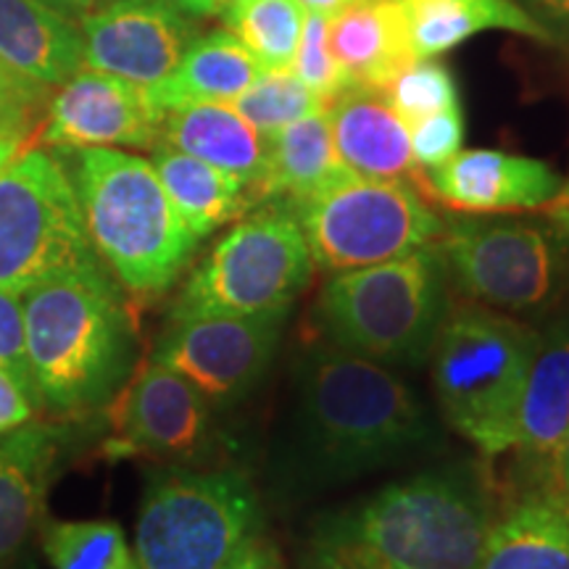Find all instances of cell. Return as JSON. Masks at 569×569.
<instances>
[{
    "label": "cell",
    "mask_w": 569,
    "mask_h": 569,
    "mask_svg": "<svg viewBox=\"0 0 569 569\" xmlns=\"http://www.w3.org/2000/svg\"><path fill=\"white\" fill-rule=\"evenodd\" d=\"M330 46L353 84L380 92L417 61L401 0H351L330 17Z\"/></svg>",
    "instance_id": "obj_19"
},
{
    "label": "cell",
    "mask_w": 569,
    "mask_h": 569,
    "mask_svg": "<svg viewBox=\"0 0 569 569\" xmlns=\"http://www.w3.org/2000/svg\"><path fill=\"white\" fill-rule=\"evenodd\" d=\"M540 330L480 303H451L430 351L446 425L486 459L511 451Z\"/></svg>",
    "instance_id": "obj_6"
},
{
    "label": "cell",
    "mask_w": 569,
    "mask_h": 569,
    "mask_svg": "<svg viewBox=\"0 0 569 569\" xmlns=\"http://www.w3.org/2000/svg\"><path fill=\"white\" fill-rule=\"evenodd\" d=\"M290 69L327 109L346 90L353 88V80L330 46V17H319V13H306L303 32Z\"/></svg>",
    "instance_id": "obj_32"
},
{
    "label": "cell",
    "mask_w": 569,
    "mask_h": 569,
    "mask_svg": "<svg viewBox=\"0 0 569 569\" xmlns=\"http://www.w3.org/2000/svg\"><path fill=\"white\" fill-rule=\"evenodd\" d=\"M301 224L284 203L246 213L190 272L169 317L290 311L315 277Z\"/></svg>",
    "instance_id": "obj_9"
},
{
    "label": "cell",
    "mask_w": 569,
    "mask_h": 569,
    "mask_svg": "<svg viewBox=\"0 0 569 569\" xmlns=\"http://www.w3.org/2000/svg\"><path fill=\"white\" fill-rule=\"evenodd\" d=\"M32 398L17 386L9 372L0 369V436L17 430V427L32 422L34 417Z\"/></svg>",
    "instance_id": "obj_36"
},
{
    "label": "cell",
    "mask_w": 569,
    "mask_h": 569,
    "mask_svg": "<svg viewBox=\"0 0 569 569\" xmlns=\"http://www.w3.org/2000/svg\"><path fill=\"white\" fill-rule=\"evenodd\" d=\"M232 3H238V0H213V9H217V13H222L227 6H232Z\"/></svg>",
    "instance_id": "obj_45"
},
{
    "label": "cell",
    "mask_w": 569,
    "mask_h": 569,
    "mask_svg": "<svg viewBox=\"0 0 569 569\" xmlns=\"http://www.w3.org/2000/svg\"><path fill=\"white\" fill-rule=\"evenodd\" d=\"M411 182L448 211L488 217L540 211L559 193L565 180L551 163L532 156L472 148L459 151L436 169H419Z\"/></svg>",
    "instance_id": "obj_16"
},
{
    "label": "cell",
    "mask_w": 569,
    "mask_h": 569,
    "mask_svg": "<svg viewBox=\"0 0 569 569\" xmlns=\"http://www.w3.org/2000/svg\"><path fill=\"white\" fill-rule=\"evenodd\" d=\"M438 443L430 411L398 369L327 340H315L296 359L282 461L296 488L351 482Z\"/></svg>",
    "instance_id": "obj_1"
},
{
    "label": "cell",
    "mask_w": 569,
    "mask_h": 569,
    "mask_svg": "<svg viewBox=\"0 0 569 569\" xmlns=\"http://www.w3.org/2000/svg\"><path fill=\"white\" fill-rule=\"evenodd\" d=\"M496 493L467 461L388 482L325 511L303 540V569H478Z\"/></svg>",
    "instance_id": "obj_2"
},
{
    "label": "cell",
    "mask_w": 569,
    "mask_h": 569,
    "mask_svg": "<svg viewBox=\"0 0 569 569\" xmlns=\"http://www.w3.org/2000/svg\"><path fill=\"white\" fill-rule=\"evenodd\" d=\"M159 142L232 174L246 184L256 203L267 172V138L230 103H198L167 111Z\"/></svg>",
    "instance_id": "obj_21"
},
{
    "label": "cell",
    "mask_w": 569,
    "mask_h": 569,
    "mask_svg": "<svg viewBox=\"0 0 569 569\" xmlns=\"http://www.w3.org/2000/svg\"><path fill=\"white\" fill-rule=\"evenodd\" d=\"M409 132L417 167L436 169L448 159H453L465 146V111H461V106L438 111L409 127Z\"/></svg>",
    "instance_id": "obj_34"
},
{
    "label": "cell",
    "mask_w": 569,
    "mask_h": 569,
    "mask_svg": "<svg viewBox=\"0 0 569 569\" xmlns=\"http://www.w3.org/2000/svg\"><path fill=\"white\" fill-rule=\"evenodd\" d=\"M82 67L151 90L198 38V19L156 0H109L80 21Z\"/></svg>",
    "instance_id": "obj_14"
},
{
    "label": "cell",
    "mask_w": 569,
    "mask_h": 569,
    "mask_svg": "<svg viewBox=\"0 0 569 569\" xmlns=\"http://www.w3.org/2000/svg\"><path fill=\"white\" fill-rule=\"evenodd\" d=\"M284 319L288 311L169 317L151 359L193 382L211 407H232L251 396L272 369Z\"/></svg>",
    "instance_id": "obj_12"
},
{
    "label": "cell",
    "mask_w": 569,
    "mask_h": 569,
    "mask_svg": "<svg viewBox=\"0 0 569 569\" xmlns=\"http://www.w3.org/2000/svg\"><path fill=\"white\" fill-rule=\"evenodd\" d=\"M340 159L356 177L403 180L419 172L411 153V132L386 92L353 84L327 109Z\"/></svg>",
    "instance_id": "obj_18"
},
{
    "label": "cell",
    "mask_w": 569,
    "mask_h": 569,
    "mask_svg": "<svg viewBox=\"0 0 569 569\" xmlns=\"http://www.w3.org/2000/svg\"><path fill=\"white\" fill-rule=\"evenodd\" d=\"M301 224L317 269L346 272L432 246L446 222L407 180L348 177L322 193L284 203Z\"/></svg>",
    "instance_id": "obj_11"
},
{
    "label": "cell",
    "mask_w": 569,
    "mask_h": 569,
    "mask_svg": "<svg viewBox=\"0 0 569 569\" xmlns=\"http://www.w3.org/2000/svg\"><path fill=\"white\" fill-rule=\"evenodd\" d=\"M0 369L17 380V386L32 398L34 407H40L30 356H27L24 303H21V296L3 288H0Z\"/></svg>",
    "instance_id": "obj_35"
},
{
    "label": "cell",
    "mask_w": 569,
    "mask_h": 569,
    "mask_svg": "<svg viewBox=\"0 0 569 569\" xmlns=\"http://www.w3.org/2000/svg\"><path fill=\"white\" fill-rule=\"evenodd\" d=\"M306 13H319V17H336L340 9H346L351 0H296Z\"/></svg>",
    "instance_id": "obj_43"
},
{
    "label": "cell",
    "mask_w": 569,
    "mask_h": 569,
    "mask_svg": "<svg viewBox=\"0 0 569 569\" xmlns=\"http://www.w3.org/2000/svg\"><path fill=\"white\" fill-rule=\"evenodd\" d=\"M21 303L40 407L82 415L122 390L132 375L134 327L109 269L59 274L27 290Z\"/></svg>",
    "instance_id": "obj_3"
},
{
    "label": "cell",
    "mask_w": 569,
    "mask_h": 569,
    "mask_svg": "<svg viewBox=\"0 0 569 569\" xmlns=\"http://www.w3.org/2000/svg\"><path fill=\"white\" fill-rule=\"evenodd\" d=\"M540 213H543L546 222H549L561 238L569 240V177L561 182L559 193L540 209Z\"/></svg>",
    "instance_id": "obj_39"
},
{
    "label": "cell",
    "mask_w": 569,
    "mask_h": 569,
    "mask_svg": "<svg viewBox=\"0 0 569 569\" xmlns=\"http://www.w3.org/2000/svg\"><path fill=\"white\" fill-rule=\"evenodd\" d=\"M569 430V311L540 330L517 417L519 490L551 496L557 457Z\"/></svg>",
    "instance_id": "obj_17"
},
{
    "label": "cell",
    "mask_w": 569,
    "mask_h": 569,
    "mask_svg": "<svg viewBox=\"0 0 569 569\" xmlns=\"http://www.w3.org/2000/svg\"><path fill=\"white\" fill-rule=\"evenodd\" d=\"M353 177L332 140L327 109L267 138V172L256 203H296Z\"/></svg>",
    "instance_id": "obj_24"
},
{
    "label": "cell",
    "mask_w": 569,
    "mask_h": 569,
    "mask_svg": "<svg viewBox=\"0 0 569 569\" xmlns=\"http://www.w3.org/2000/svg\"><path fill=\"white\" fill-rule=\"evenodd\" d=\"M436 246L451 288L501 315L543 317L569 290V240L546 219H453Z\"/></svg>",
    "instance_id": "obj_8"
},
{
    "label": "cell",
    "mask_w": 569,
    "mask_h": 569,
    "mask_svg": "<svg viewBox=\"0 0 569 569\" xmlns=\"http://www.w3.org/2000/svg\"><path fill=\"white\" fill-rule=\"evenodd\" d=\"M224 30L261 63V69H290L301 40L306 11L296 0H238L222 11Z\"/></svg>",
    "instance_id": "obj_28"
},
{
    "label": "cell",
    "mask_w": 569,
    "mask_h": 569,
    "mask_svg": "<svg viewBox=\"0 0 569 569\" xmlns=\"http://www.w3.org/2000/svg\"><path fill=\"white\" fill-rule=\"evenodd\" d=\"M0 61L46 90L82 69L80 21L40 0H0Z\"/></svg>",
    "instance_id": "obj_22"
},
{
    "label": "cell",
    "mask_w": 569,
    "mask_h": 569,
    "mask_svg": "<svg viewBox=\"0 0 569 569\" xmlns=\"http://www.w3.org/2000/svg\"><path fill=\"white\" fill-rule=\"evenodd\" d=\"M478 569H569V515L543 490H519L496 511Z\"/></svg>",
    "instance_id": "obj_23"
},
{
    "label": "cell",
    "mask_w": 569,
    "mask_h": 569,
    "mask_svg": "<svg viewBox=\"0 0 569 569\" xmlns=\"http://www.w3.org/2000/svg\"><path fill=\"white\" fill-rule=\"evenodd\" d=\"M386 98L407 127H415L438 111L461 106L457 80L451 69L438 59H417L409 63L386 90Z\"/></svg>",
    "instance_id": "obj_31"
},
{
    "label": "cell",
    "mask_w": 569,
    "mask_h": 569,
    "mask_svg": "<svg viewBox=\"0 0 569 569\" xmlns=\"http://www.w3.org/2000/svg\"><path fill=\"white\" fill-rule=\"evenodd\" d=\"M24 138H13V134H0V172H3L17 156L24 151Z\"/></svg>",
    "instance_id": "obj_44"
},
{
    "label": "cell",
    "mask_w": 569,
    "mask_h": 569,
    "mask_svg": "<svg viewBox=\"0 0 569 569\" xmlns=\"http://www.w3.org/2000/svg\"><path fill=\"white\" fill-rule=\"evenodd\" d=\"M40 3H46L48 9L59 11L61 17H67L71 21H82L92 9H96L98 0H40Z\"/></svg>",
    "instance_id": "obj_41"
},
{
    "label": "cell",
    "mask_w": 569,
    "mask_h": 569,
    "mask_svg": "<svg viewBox=\"0 0 569 569\" xmlns=\"http://www.w3.org/2000/svg\"><path fill=\"white\" fill-rule=\"evenodd\" d=\"M551 496L565 507L569 515V430L565 436V443H561V451L557 457V467H553V478H551Z\"/></svg>",
    "instance_id": "obj_40"
},
{
    "label": "cell",
    "mask_w": 569,
    "mask_h": 569,
    "mask_svg": "<svg viewBox=\"0 0 569 569\" xmlns=\"http://www.w3.org/2000/svg\"><path fill=\"white\" fill-rule=\"evenodd\" d=\"M71 153L69 177L98 259L130 293H167L201 240L169 201L153 163L119 148Z\"/></svg>",
    "instance_id": "obj_4"
},
{
    "label": "cell",
    "mask_w": 569,
    "mask_h": 569,
    "mask_svg": "<svg viewBox=\"0 0 569 569\" xmlns=\"http://www.w3.org/2000/svg\"><path fill=\"white\" fill-rule=\"evenodd\" d=\"M261 63L227 30L198 34L172 74L148 90L161 113L198 103H232L256 82Z\"/></svg>",
    "instance_id": "obj_25"
},
{
    "label": "cell",
    "mask_w": 569,
    "mask_h": 569,
    "mask_svg": "<svg viewBox=\"0 0 569 569\" xmlns=\"http://www.w3.org/2000/svg\"><path fill=\"white\" fill-rule=\"evenodd\" d=\"M230 106L264 138L327 109L315 92L298 80L293 69H264L251 88L234 98Z\"/></svg>",
    "instance_id": "obj_30"
},
{
    "label": "cell",
    "mask_w": 569,
    "mask_h": 569,
    "mask_svg": "<svg viewBox=\"0 0 569 569\" xmlns=\"http://www.w3.org/2000/svg\"><path fill=\"white\" fill-rule=\"evenodd\" d=\"M401 6L417 59H438L482 32H511L551 46L517 0H401Z\"/></svg>",
    "instance_id": "obj_26"
},
{
    "label": "cell",
    "mask_w": 569,
    "mask_h": 569,
    "mask_svg": "<svg viewBox=\"0 0 569 569\" xmlns=\"http://www.w3.org/2000/svg\"><path fill=\"white\" fill-rule=\"evenodd\" d=\"M151 151V163L169 201L198 240L209 238L219 227L238 222L251 211V193L232 174L163 142H156Z\"/></svg>",
    "instance_id": "obj_27"
},
{
    "label": "cell",
    "mask_w": 569,
    "mask_h": 569,
    "mask_svg": "<svg viewBox=\"0 0 569 569\" xmlns=\"http://www.w3.org/2000/svg\"><path fill=\"white\" fill-rule=\"evenodd\" d=\"M259 532V496L238 469H161L134 525L138 569H222Z\"/></svg>",
    "instance_id": "obj_7"
},
{
    "label": "cell",
    "mask_w": 569,
    "mask_h": 569,
    "mask_svg": "<svg viewBox=\"0 0 569 569\" xmlns=\"http://www.w3.org/2000/svg\"><path fill=\"white\" fill-rule=\"evenodd\" d=\"M448 309L451 282L432 243L382 264L332 272L315 319L327 343L401 372L430 359Z\"/></svg>",
    "instance_id": "obj_5"
},
{
    "label": "cell",
    "mask_w": 569,
    "mask_h": 569,
    "mask_svg": "<svg viewBox=\"0 0 569 569\" xmlns=\"http://www.w3.org/2000/svg\"><path fill=\"white\" fill-rule=\"evenodd\" d=\"M106 267L90 243L69 169L32 148L0 172V288L24 296L59 274Z\"/></svg>",
    "instance_id": "obj_10"
},
{
    "label": "cell",
    "mask_w": 569,
    "mask_h": 569,
    "mask_svg": "<svg viewBox=\"0 0 569 569\" xmlns=\"http://www.w3.org/2000/svg\"><path fill=\"white\" fill-rule=\"evenodd\" d=\"M222 569H284V567H282L280 549H277L272 540L256 532V536L248 540L243 549L234 553Z\"/></svg>",
    "instance_id": "obj_38"
},
{
    "label": "cell",
    "mask_w": 569,
    "mask_h": 569,
    "mask_svg": "<svg viewBox=\"0 0 569 569\" xmlns=\"http://www.w3.org/2000/svg\"><path fill=\"white\" fill-rule=\"evenodd\" d=\"M59 438L40 425L0 436V569H9L38 528Z\"/></svg>",
    "instance_id": "obj_20"
},
{
    "label": "cell",
    "mask_w": 569,
    "mask_h": 569,
    "mask_svg": "<svg viewBox=\"0 0 569 569\" xmlns=\"http://www.w3.org/2000/svg\"><path fill=\"white\" fill-rule=\"evenodd\" d=\"M42 551L53 569H138L124 530L111 519L51 522L42 530Z\"/></svg>",
    "instance_id": "obj_29"
},
{
    "label": "cell",
    "mask_w": 569,
    "mask_h": 569,
    "mask_svg": "<svg viewBox=\"0 0 569 569\" xmlns=\"http://www.w3.org/2000/svg\"><path fill=\"white\" fill-rule=\"evenodd\" d=\"M117 438L109 443L119 457L190 461L201 457L211 438V403L193 382L174 369L148 359L130 386L111 398Z\"/></svg>",
    "instance_id": "obj_13"
},
{
    "label": "cell",
    "mask_w": 569,
    "mask_h": 569,
    "mask_svg": "<svg viewBox=\"0 0 569 569\" xmlns=\"http://www.w3.org/2000/svg\"><path fill=\"white\" fill-rule=\"evenodd\" d=\"M98 3H109V0H98ZM156 3L172 6V9L188 13V17L203 19V17H213L217 9H213V0H156Z\"/></svg>",
    "instance_id": "obj_42"
},
{
    "label": "cell",
    "mask_w": 569,
    "mask_h": 569,
    "mask_svg": "<svg viewBox=\"0 0 569 569\" xmlns=\"http://www.w3.org/2000/svg\"><path fill=\"white\" fill-rule=\"evenodd\" d=\"M51 101V90L40 88L0 61V134L24 138L42 124V109Z\"/></svg>",
    "instance_id": "obj_33"
},
{
    "label": "cell",
    "mask_w": 569,
    "mask_h": 569,
    "mask_svg": "<svg viewBox=\"0 0 569 569\" xmlns=\"http://www.w3.org/2000/svg\"><path fill=\"white\" fill-rule=\"evenodd\" d=\"M163 113L146 88L82 67L48 101L42 146L56 151L84 148H153Z\"/></svg>",
    "instance_id": "obj_15"
},
{
    "label": "cell",
    "mask_w": 569,
    "mask_h": 569,
    "mask_svg": "<svg viewBox=\"0 0 569 569\" xmlns=\"http://www.w3.org/2000/svg\"><path fill=\"white\" fill-rule=\"evenodd\" d=\"M546 30L551 46H569V0H517Z\"/></svg>",
    "instance_id": "obj_37"
}]
</instances>
